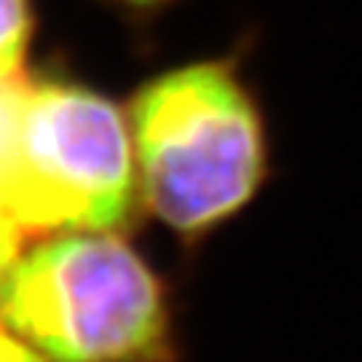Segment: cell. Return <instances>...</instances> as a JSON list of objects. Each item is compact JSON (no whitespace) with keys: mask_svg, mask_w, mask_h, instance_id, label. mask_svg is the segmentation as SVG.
I'll return each instance as SVG.
<instances>
[{"mask_svg":"<svg viewBox=\"0 0 362 362\" xmlns=\"http://www.w3.org/2000/svg\"><path fill=\"white\" fill-rule=\"evenodd\" d=\"M0 317L49 362H182L177 290L124 231H57L22 250Z\"/></svg>","mask_w":362,"mask_h":362,"instance_id":"2","label":"cell"},{"mask_svg":"<svg viewBox=\"0 0 362 362\" xmlns=\"http://www.w3.org/2000/svg\"><path fill=\"white\" fill-rule=\"evenodd\" d=\"M113 13H118L132 33H137L140 38H151L156 22L161 16H167L175 6H180L182 0H100Z\"/></svg>","mask_w":362,"mask_h":362,"instance_id":"6","label":"cell"},{"mask_svg":"<svg viewBox=\"0 0 362 362\" xmlns=\"http://www.w3.org/2000/svg\"><path fill=\"white\" fill-rule=\"evenodd\" d=\"M260 30L172 65L129 100L140 204L188 258L239 220L276 177L272 118L250 76Z\"/></svg>","mask_w":362,"mask_h":362,"instance_id":"1","label":"cell"},{"mask_svg":"<svg viewBox=\"0 0 362 362\" xmlns=\"http://www.w3.org/2000/svg\"><path fill=\"white\" fill-rule=\"evenodd\" d=\"M22 236H25V231L8 215L0 212V298H3L6 276L11 272L13 260L19 258V252H22Z\"/></svg>","mask_w":362,"mask_h":362,"instance_id":"7","label":"cell"},{"mask_svg":"<svg viewBox=\"0 0 362 362\" xmlns=\"http://www.w3.org/2000/svg\"><path fill=\"white\" fill-rule=\"evenodd\" d=\"M35 25V0H0V83H19L25 78Z\"/></svg>","mask_w":362,"mask_h":362,"instance_id":"4","label":"cell"},{"mask_svg":"<svg viewBox=\"0 0 362 362\" xmlns=\"http://www.w3.org/2000/svg\"><path fill=\"white\" fill-rule=\"evenodd\" d=\"M140 209L129 113L83 83H27L6 215L22 231H129Z\"/></svg>","mask_w":362,"mask_h":362,"instance_id":"3","label":"cell"},{"mask_svg":"<svg viewBox=\"0 0 362 362\" xmlns=\"http://www.w3.org/2000/svg\"><path fill=\"white\" fill-rule=\"evenodd\" d=\"M0 362H49L19 336L0 330Z\"/></svg>","mask_w":362,"mask_h":362,"instance_id":"8","label":"cell"},{"mask_svg":"<svg viewBox=\"0 0 362 362\" xmlns=\"http://www.w3.org/2000/svg\"><path fill=\"white\" fill-rule=\"evenodd\" d=\"M27 83H0V212L6 215V202L11 194L16 153H19V127Z\"/></svg>","mask_w":362,"mask_h":362,"instance_id":"5","label":"cell"}]
</instances>
